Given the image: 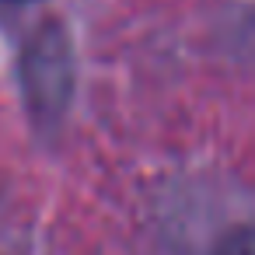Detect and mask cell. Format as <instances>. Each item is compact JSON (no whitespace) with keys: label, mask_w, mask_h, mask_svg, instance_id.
Returning a JSON list of instances; mask_svg holds the SVG:
<instances>
[{"label":"cell","mask_w":255,"mask_h":255,"mask_svg":"<svg viewBox=\"0 0 255 255\" xmlns=\"http://www.w3.org/2000/svg\"><path fill=\"white\" fill-rule=\"evenodd\" d=\"M213 255H255V224H245V227L227 231L217 241Z\"/></svg>","instance_id":"obj_1"}]
</instances>
